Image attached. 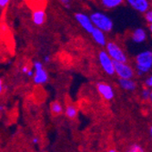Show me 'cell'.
Listing matches in <instances>:
<instances>
[{
    "mask_svg": "<svg viewBox=\"0 0 152 152\" xmlns=\"http://www.w3.org/2000/svg\"><path fill=\"white\" fill-rule=\"evenodd\" d=\"M34 67V75H33V80L36 85H42L45 84L48 80V72L44 69V66L42 62L36 61L33 65Z\"/></svg>",
    "mask_w": 152,
    "mask_h": 152,
    "instance_id": "5",
    "label": "cell"
},
{
    "mask_svg": "<svg viewBox=\"0 0 152 152\" xmlns=\"http://www.w3.org/2000/svg\"><path fill=\"white\" fill-rule=\"evenodd\" d=\"M99 61L102 67L103 71L108 75V76H113L115 75L114 70V61L112 58L108 56V54L106 52V50H101L99 54Z\"/></svg>",
    "mask_w": 152,
    "mask_h": 152,
    "instance_id": "4",
    "label": "cell"
},
{
    "mask_svg": "<svg viewBox=\"0 0 152 152\" xmlns=\"http://www.w3.org/2000/svg\"><path fill=\"white\" fill-rule=\"evenodd\" d=\"M124 0H100V4L107 9H113L122 5Z\"/></svg>",
    "mask_w": 152,
    "mask_h": 152,
    "instance_id": "14",
    "label": "cell"
},
{
    "mask_svg": "<svg viewBox=\"0 0 152 152\" xmlns=\"http://www.w3.org/2000/svg\"><path fill=\"white\" fill-rule=\"evenodd\" d=\"M140 96L141 99L145 101H148V99H151V91H150V88H145L142 89L141 91V94H140Z\"/></svg>",
    "mask_w": 152,
    "mask_h": 152,
    "instance_id": "17",
    "label": "cell"
},
{
    "mask_svg": "<svg viewBox=\"0 0 152 152\" xmlns=\"http://www.w3.org/2000/svg\"><path fill=\"white\" fill-rule=\"evenodd\" d=\"M3 110H4V107H3V106H1V105H0V112H2Z\"/></svg>",
    "mask_w": 152,
    "mask_h": 152,
    "instance_id": "28",
    "label": "cell"
},
{
    "mask_svg": "<svg viewBox=\"0 0 152 152\" xmlns=\"http://www.w3.org/2000/svg\"><path fill=\"white\" fill-rule=\"evenodd\" d=\"M3 90H4V84H3V80H2L1 78H0V95L2 94Z\"/></svg>",
    "mask_w": 152,
    "mask_h": 152,
    "instance_id": "24",
    "label": "cell"
},
{
    "mask_svg": "<svg viewBox=\"0 0 152 152\" xmlns=\"http://www.w3.org/2000/svg\"><path fill=\"white\" fill-rule=\"evenodd\" d=\"M44 61H45L46 63H49V62L51 61V58H50V56H48V55H47V56H45V58H44Z\"/></svg>",
    "mask_w": 152,
    "mask_h": 152,
    "instance_id": "26",
    "label": "cell"
},
{
    "mask_svg": "<svg viewBox=\"0 0 152 152\" xmlns=\"http://www.w3.org/2000/svg\"><path fill=\"white\" fill-rule=\"evenodd\" d=\"M106 52L112 58L113 61L117 62H128V57L124 50L114 41H109L106 44Z\"/></svg>",
    "mask_w": 152,
    "mask_h": 152,
    "instance_id": "2",
    "label": "cell"
},
{
    "mask_svg": "<svg viewBox=\"0 0 152 152\" xmlns=\"http://www.w3.org/2000/svg\"><path fill=\"white\" fill-rule=\"evenodd\" d=\"M90 19L95 27L105 33L111 32L113 29V21L107 15L102 12H94L91 14Z\"/></svg>",
    "mask_w": 152,
    "mask_h": 152,
    "instance_id": "1",
    "label": "cell"
},
{
    "mask_svg": "<svg viewBox=\"0 0 152 152\" xmlns=\"http://www.w3.org/2000/svg\"><path fill=\"white\" fill-rule=\"evenodd\" d=\"M59 1L66 7H68L69 8L70 7V2H71V0H59Z\"/></svg>",
    "mask_w": 152,
    "mask_h": 152,
    "instance_id": "22",
    "label": "cell"
},
{
    "mask_svg": "<svg viewBox=\"0 0 152 152\" xmlns=\"http://www.w3.org/2000/svg\"><path fill=\"white\" fill-rule=\"evenodd\" d=\"M149 134H150V135H152V129H151V128L149 129Z\"/></svg>",
    "mask_w": 152,
    "mask_h": 152,
    "instance_id": "30",
    "label": "cell"
},
{
    "mask_svg": "<svg viewBox=\"0 0 152 152\" xmlns=\"http://www.w3.org/2000/svg\"><path fill=\"white\" fill-rule=\"evenodd\" d=\"M78 110L74 105H67L65 108V115L69 119H75L77 116Z\"/></svg>",
    "mask_w": 152,
    "mask_h": 152,
    "instance_id": "15",
    "label": "cell"
},
{
    "mask_svg": "<svg viewBox=\"0 0 152 152\" xmlns=\"http://www.w3.org/2000/svg\"><path fill=\"white\" fill-rule=\"evenodd\" d=\"M147 37H148L147 31L144 28H141V27L136 28L131 35L132 41L137 44H141V43L145 42V41L147 40Z\"/></svg>",
    "mask_w": 152,
    "mask_h": 152,
    "instance_id": "11",
    "label": "cell"
},
{
    "mask_svg": "<svg viewBox=\"0 0 152 152\" xmlns=\"http://www.w3.org/2000/svg\"><path fill=\"white\" fill-rule=\"evenodd\" d=\"M32 142L34 143V144H38V142H39V139H38V137H33V139H32Z\"/></svg>",
    "mask_w": 152,
    "mask_h": 152,
    "instance_id": "27",
    "label": "cell"
},
{
    "mask_svg": "<svg viewBox=\"0 0 152 152\" xmlns=\"http://www.w3.org/2000/svg\"><path fill=\"white\" fill-rule=\"evenodd\" d=\"M92 36V38L94 39L95 42L101 46V47H105L107 44V37L105 32H103L102 30L96 28V27H94V29L92 30V32L90 33Z\"/></svg>",
    "mask_w": 152,
    "mask_h": 152,
    "instance_id": "10",
    "label": "cell"
},
{
    "mask_svg": "<svg viewBox=\"0 0 152 152\" xmlns=\"http://www.w3.org/2000/svg\"><path fill=\"white\" fill-rule=\"evenodd\" d=\"M96 89L100 96L106 100H112L115 96V91L109 84L105 82H99L96 84Z\"/></svg>",
    "mask_w": 152,
    "mask_h": 152,
    "instance_id": "8",
    "label": "cell"
},
{
    "mask_svg": "<svg viewBox=\"0 0 152 152\" xmlns=\"http://www.w3.org/2000/svg\"><path fill=\"white\" fill-rule=\"evenodd\" d=\"M26 75L27 77H33V75H34V70H33V69H31V68H29L28 71H27V72L26 73Z\"/></svg>",
    "mask_w": 152,
    "mask_h": 152,
    "instance_id": "23",
    "label": "cell"
},
{
    "mask_svg": "<svg viewBox=\"0 0 152 152\" xmlns=\"http://www.w3.org/2000/svg\"><path fill=\"white\" fill-rule=\"evenodd\" d=\"M144 85H145V88H152V77L151 76H148L145 78Z\"/></svg>",
    "mask_w": 152,
    "mask_h": 152,
    "instance_id": "20",
    "label": "cell"
},
{
    "mask_svg": "<svg viewBox=\"0 0 152 152\" xmlns=\"http://www.w3.org/2000/svg\"><path fill=\"white\" fill-rule=\"evenodd\" d=\"M108 151H109V152H116L117 150H116V149H109Z\"/></svg>",
    "mask_w": 152,
    "mask_h": 152,
    "instance_id": "29",
    "label": "cell"
},
{
    "mask_svg": "<svg viewBox=\"0 0 152 152\" xmlns=\"http://www.w3.org/2000/svg\"><path fill=\"white\" fill-rule=\"evenodd\" d=\"M29 68H30V67H29L28 66H24L22 67V72H23L24 74H26L27 71H28Z\"/></svg>",
    "mask_w": 152,
    "mask_h": 152,
    "instance_id": "25",
    "label": "cell"
},
{
    "mask_svg": "<svg viewBox=\"0 0 152 152\" xmlns=\"http://www.w3.org/2000/svg\"><path fill=\"white\" fill-rule=\"evenodd\" d=\"M75 18L77 21V23L80 25V26L88 33H91L94 29V25L90 19V17L84 13H77L75 14Z\"/></svg>",
    "mask_w": 152,
    "mask_h": 152,
    "instance_id": "7",
    "label": "cell"
},
{
    "mask_svg": "<svg viewBox=\"0 0 152 152\" xmlns=\"http://www.w3.org/2000/svg\"><path fill=\"white\" fill-rule=\"evenodd\" d=\"M129 151L130 152H143L144 149H143L142 146H140V144H133L130 146Z\"/></svg>",
    "mask_w": 152,
    "mask_h": 152,
    "instance_id": "18",
    "label": "cell"
},
{
    "mask_svg": "<svg viewBox=\"0 0 152 152\" xmlns=\"http://www.w3.org/2000/svg\"><path fill=\"white\" fill-rule=\"evenodd\" d=\"M136 65L146 67L148 69H151L152 67V53L150 50H145L137 55Z\"/></svg>",
    "mask_w": 152,
    "mask_h": 152,
    "instance_id": "6",
    "label": "cell"
},
{
    "mask_svg": "<svg viewBox=\"0 0 152 152\" xmlns=\"http://www.w3.org/2000/svg\"><path fill=\"white\" fill-rule=\"evenodd\" d=\"M47 19V15L46 12L44 11L43 8H38L35 9L32 14V20L35 25L37 26H42Z\"/></svg>",
    "mask_w": 152,
    "mask_h": 152,
    "instance_id": "12",
    "label": "cell"
},
{
    "mask_svg": "<svg viewBox=\"0 0 152 152\" xmlns=\"http://www.w3.org/2000/svg\"><path fill=\"white\" fill-rule=\"evenodd\" d=\"M50 110H51V113L53 115H56V116L61 115L63 113V111H64L62 105L59 102H58V101H54V102L51 103Z\"/></svg>",
    "mask_w": 152,
    "mask_h": 152,
    "instance_id": "16",
    "label": "cell"
},
{
    "mask_svg": "<svg viewBox=\"0 0 152 152\" xmlns=\"http://www.w3.org/2000/svg\"><path fill=\"white\" fill-rule=\"evenodd\" d=\"M126 2L140 13H145L150 7V1L148 0H126Z\"/></svg>",
    "mask_w": 152,
    "mask_h": 152,
    "instance_id": "9",
    "label": "cell"
},
{
    "mask_svg": "<svg viewBox=\"0 0 152 152\" xmlns=\"http://www.w3.org/2000/svg\"><path fill=\"white\" fill-rule=\"evenodd\" d=\"M145 19L148 24H152V11L150 9L147 10L145 13Z\"/></svg>",
    "mask_w": 152,
    "mask_h": 152,
    "instance_id": "19",
    "label": "cell"
},
{
    "mask_svg": "<svg viewBox=\"0 0 152 152\" xmlns=\"http://www.w3.org/2000/svg\"><path fill=\"white\" fill-rule=\"evenodd\" d=\"M118 84L121 88L127 91H135L137 89V83L133 78H119Z\"/></svg>",
    "mask_w": 152,
    "mask_h": 152,
    "instance_id": "13",
    "label": "cell"
},
{
    "mask_svg": "<svg viewBox=\"0 0 152 152\" xmlns=\"http://www.w3.org/2000/svg\"><path fill=\"white\" fill-rule=\"evenodd\" d=\"M114 70L119 78H133L135 76L134 68L127 62L114 61Z\"/></svg>",
    "mask_w": 152,
    "mask_h": 152,
    "instance_id": "3",
    "label": "cell"
},
{
    "mask_svg": "<svg viewBox=\"0 0 152 152\" xmlns=\"http://www.w3.org/2000/svg\"><path fill=\"white\" fill-rule=\"evenodd\" d=\"M10 2V0H0V7L1 8H4L6 7Z\"/></svg>",
    "mask_w": 152,
    "mask_h": 152,
    "instance_id": "21",
    "label": "cell"
}]
</instances>
